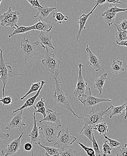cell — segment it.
Segmentation results:
<instances>
[{
	"label": "cell",
	"instance_id": "46",
	"mask_svg": "<svg viewBox=\"0 0 127 156\" xmlns=\"http://www.w3.org/2000/svg\"><path fill=\"white\" fill-rule=\"evenodd\" d=\"M34 112H35V113H41L43 115V119H44V118H45V117H46V109H45V107H44L42 108H39V109H38V110H36Z\"/></svg>",
	"mask_w": 127,
	"mask_h": 156
},
{
	"label": "cell",
	"instance_id": "34",
	"mask_svg": "<svg viewBox=\"0 0 127 156\" xmlns=\"http://www.w3.org/2000/svg\"><path fill=\"white\" fill-rule=\"evenodd\" d=\"M92 145H93V149L95 151L96 156H102L101 154V151H100V148H99V145L98 143L95 138L94 134H93V139L92 140Z\"/></svg>",
	"mask_w": 127,
	"mask_h": 156
},
{
	"label": "cell",
	"instance_id": "32",
	"mask_svg": "<svg viewBox=\"0 0 127 156\" xmlns=\"http://www.w3.org/2000/svg\"><path fill=\"white\" fill-rule=\"evenodd\" d=\"M125 11H127V8L125 9H121V8H118L117 6L111 5L107 8L105 11L101 14V16L107 13H117L118 12H125Z\"/></svg>",
	"mask_w": 127,
	"mask_h": 156
},
{
	"label": "cell",
	"instance_id": "17",
	"mask_svg": "<svg viewBox=\"0 0 127 156\" xmlns=\"http://www.w3.org/2000/svg\"><path fill=\"white\" fill-rule=\"evenodd\" d=\"M32 30H38L41 32H45L49 33L53 29V26L51 23H48L44 21L39 20L36 24L30 26Z\"/></svg>",
	"mask_w": 127,
	"mask_h": 156
},
{
	"label": "cell",
	"instance_id": "18",
	"mask_svg": "<svg viewBox=\"0 0 127 156\" xmlns=\"http://www.w3.org/2000/svg\"><path fill=\"white\" fill-rule=\"evenodd\" d=\"M108 78H109L108 73H105L100 76L96 77L95 80V83L93 85L94 87L99 91L100 93L99 95L102 94V90L105 85H107V84H105V82Z\"/></svg>",
	"mask_w": 127,
	"mask_h": 156
},
{
	"label": "cell",
	"instance_id": "49",
	"mask_svg": "<svg viewBox=\"0 0 127 156\" xmlns=\"http://www.w3.org/2000/svg\"><path fill=\"white\" fill-rule=\"evenodd\" d=\"M116 44L120 46H127V40L125 41H122V42H119V43L116 42Z\"/></svg>",
	"mask_w": 127,
	"mask_h": 156
},
{
	"label": "cell",
	"instance_id": "16",
	"mask_svg": "<svg viewBox=\"0 0 127 156\" xmlns=\"http://www.w3.org/2000/svg\"><path fill=\"white\" fill-rule=\"evenodd\" d=\"M52 37L53 36L45 35L43 32H41L40 34L39 35L38 38L40 40V43L43 49L49 48L53 50H55L53 45Z\"/></svg>",
	"mask_w": 127,
	"mask_h": 156
},
{
	"label": "cell",
	"instance_id": "38",
	"mask_svg": "<svg viewBox=\"0 0 127 156\" xmlns=\"http://www.w3.org/2000/svg\"><path fill=\"white\" fill-rule=\"evenodd\" d=\"M0 103H2L3 106H10L13 104L12 98L10 96H4L0 100Z\"/></svg>",
	"mask_w": 127,
	"mask_h": 156
},
{
	"label": "cell",
	"instance_id": "51",
	"mask_svg": "<svg viewBox=\"0 0 127 156\" xmlns=\"http://www.w3.org/2000/svg\"><path fill=\"white\" fill-rule=\"evenodd\" d=\"M30 156H36V154H34V150L33 149L32 150V154H31V155Z\"/></svg>",
	"mask_w": 127,
	"mask_h": 156
},
{
	"label": "cell",
	"instance_id": "37",
	"mask_svg": "<svg viewBox=\"0 0 127 156\" xmlns=\"http://www.w3.org/2000/svg\"><path fill=\"white\" fill-rule=\"evenodd\" d=\"M78 144L81 146L82 149H84V151L87 153V155L89 156H96L95 153L94 151L93 148L90 147H86L85 145H83L80 142L78 143Z\"/></svg>",
	"mask_w": 127,
	"mask_h": 156
},
{
	"label": "cell",
	"instance_id": "33",
	"mask_svg": "<svg viewBox=\"0 0 127 156\" xmlns=\"http://www.w3.org/2000/svg\"><path fill=\"white\" fill-rule=\"evenodd\" d=\"M53 17L55 19V21L60 24H61L63 21H67L69 20V17L64 16L63 14L58 11L53 13Z\"/></svg>",
	"mask_w": 127,
	"mask_h": 156
},
{
	"label": "cell",
	"instance_id": "19",
	"mask_svg": "<svg viewBox=\"0 0 127 156\" xmlns=\"http://www.w3.org/2000/svg\"><path fill=\"white\" fill-rule=\"evenodd\" d=\"M93 14V12L91 11L88 14H82L80 17L78 18V23L79 25V30H78V33L76 37V40H78L79 37L80 36V35H81V33L82 30L86 29L85 24H86V22H87V20L89 19V17Z\"/></svg>",
	"mask_w": 127,
	"mask_h": 156
},
{
	"label": "cell",
	"instance_id": "42",
	"mask_svg": "<svg viewBox=\"0 0 127 156\" xmlns=\"http://www.w3.org/2000/svg\"><path fill=\"white\" fill-rule=\"evenodd\" d=\"M27 2L32 5V7L34 8H42L43 7L40 4L38 0H34V1H32V0H27Z\"/></svg>",
	"mask_w": 127,
	"mask_h": 156
},
{
	"label": "cell",
	"instance_id": "53",
	"mask_svg": "<svg viewBox=\"0 0 127 156\" xmlns=\"http://www.w3.org/2000/svg\"><path fill=\"white\" fill-rule=\"evenodd\" d=\"M2 0H0V5H1V3H2Z\"/></svg>",
	"mask_w": 127,
	"mask_h": 156
},
{
	"label": "cell",
	"instance_id": "7",
	"mask_svg": "<svg viewBox=\"0 0 127 156\" xmlns=\"http://www.w3.org/2000/svg\"><path fill=\"white\" fill-rule=\"evenodd\" d=\"M110 109V107L107 109H103L100 112H96L93 108L90 111L89 114L83 119V126L92 125L95 126L96 125L102 122L106 119L104 116L107 115V112Z\"/></svg>",
	"mask_w": 127,
	"mask_h": 156
},
{
	"label": "cell",
	"instance_id": "52",
	"mask_svg": "<svg viewBox=\"0 0 127 156\" xmlns=\"http://www.w3.org/2000/svg\"><path fill=\"white\" fill-rule=\"evenodd\" d=\"M45 156H60L59 154L54 155L50 156L49 155H48L47 154H45Z\"/></svg>",
	"mask_w": 127,
	"mask_h": 156
},
{
	"label": "cell",
	"instance_id": "36",
	"mask_svg": "<svg viewBox=\"0 0 127 156\" xmlns=\"http://www.w3.org/2000/svg\"><path fill=\"white\" fill-rule=\"evenodd\" d=\"M104 138L107 140V141L108 142V144H109L111 148H118L121 145L120 143H119L118 141L113 140V139H110L107 136H104Z\"/></svg>",
	"mask_w": 127,
	"mask_h": 156
},
{
	"label": "cell",
	"instance_id": "23",
	"mask_svg": "<svg viewBox=\"0 0 127 156\" xmlns=\"http://www.w3.org/2000/svg\"><path fill=\"white\" fill-rule=\"evenodd\" d=\"M125 69L122 66V62L120 60H113L110 69V72L114 74H118L125 71Z\"/></svg>",
	"mask_w": 127,
	"mask_h": 156
},
{
	"label": "cell",
	"instance_id": "5",
	"mask_svg": "<svg viewBox=\"0 0 127 156\" xmlns=\"http://www.w3.org/2000/svg\"><path fill=\"white\" fill-rule=\"evenodd\" d=\"M57 139V141L54 144V146H56L57 148L61 152L64 151L70 145H72L77 140V138L70 133L68 127L61 129Z\"/></svg>",
	"mask_w": 127,
	"mask_h": 156
},
{
	"label": "cell",
	"instance_id": "15",
	"mask_svg": "<svg viewBox=\"0 0 127 156\" xmlns=\"http://www.w3.org/2000/svg\"><path fill=\"white\" fill-rule=\"evenodd\" d=\"M35 114V112H34V126L30 134L28 135L30 138V143L32 144H38V143L41 142L40 137L39 136V127L37 126Z\"/></svg>",
	"mask_w": 127,
	"mask_h": 156
},
{
	"label": "cell",
	"instance_id": "22",
	"mask_svg": "<svg viewBox=\"0 0 127 156\" xmlns=\"http://www.w3.org/2000/svg\"><path fill=\"white\" fill-rule=\"evenodd\" d=\"M19 14L14 15L13 16L11 17L10 18L7 20L2 23H1V25L3 27H10L14 29L18 28L19 26L17 25L18 22Z\"/></svg>",
	"mask_w": 127,
	"mask_h": 156
},
{
	"label": "cell",
	"instance_id": "9",
	"mask_svg": "<svg viewBox=\"0 0 127 156\" xmlns=\"http://www.w3.org/2000/svg\"><path fill=\"white\" fill-rule=\"evenodd\" d=\"M87 89L89 91V95H85L78 97V100L85 106L89 108H93L94 107L96 106V105L101 102H111V100L109 99L97 98L93 96L92 94L90 88L88 87Z\"/></svg>",
	"mask_w": 127,
	"mask_h": 156
},
{
	"label": "cell",
	"instance_id": "4",
	"mask_svg": "<svg viewBox=\"0 0 127 156\" xmlns=\"http://www.w3.org/2000/svg\"><path fill=\"white\" fill-rule=\"evenodd\" d=\"M9 63H5L3 56V51L0 47V74H1V80L3 83L2 95L5 96V90L7 85L8 79L9 77L13 76H27L21 74L16 73L12 70V68L9 65H7Z\"/></svg>",
	"mask_w": 127,
	"mask_h": 156
},
{
	"label": "cell",
	"instance_id": "57",
	"mask_svg": "<svg viewBox=\"0 0 127 156\" xmlns=\"http://www.w3.org/2000/svg\"></svg>",
	"mask_w": 127,
	"mask_h": 156
},
{
	"label": "cell",
	"instance_id": "27",
	"mask_svg": "<svg viewBox=\"0 0 127 156\" xmlns=\"http://www.w3.org/2000/svg\"><path fill=\"white\" fill-rule=\"evenodd\" d=\"M38 145H39L40 147L45 149V154H47L50 156L54 155L59 154H60V150L57 147H47V146H43L42 145L41 142L38 143Z\"/></svg>",
	"mask_w": 127,
	"mask_h": 156
},
{
	"label": "cell",
	"instance_id": "31",
	"mask_svg": "<svg viewBox=\"0 0 127 156\" xmlns=\"http://www.w3.org/2000/svg\"><path fill=\"white\" fill-rule=\"evenodd\" d=\"M31 31H32V30L29 27L20 26V27H19L18 28L15 29L13 33L8 36V37L10 38L16 35L24 34V33H27V32Z\"/></svg>",
	"mask_w": 127,
	"mask_h": 156
},
{
	"label": "cell",
	"instance_id": "8",
	"mask_svg": "<svg viewBox=\"0 0 127 156\" xmlns=\"http://www.w3.org/2000/svg\"><path fill=\"white\" fill-rule=\"evenodd\" d=\"M24 134V132H22L20 136L12 140L7 145L6 148L1 150V156H9L16 154L20 151L21 147V140Z\"/></svg>",
	"mask_w": 127,
	"mask_h": 156
},
{
	"label": "cell",
	"instance_id": "35",
	"mask_svg": "<svg viewBox=\"0 0 127 156\" xmlns=\"http://www.w3.org/2000/svg\"><path fill=\"white\" fill-rule=\"evenodd\" d=\"M112 150V148L110 147L109 144H108L107 141H106L102 145V150H101L102 156H107L110 155L111 154Z\"/></svg>",
	"mask_w": 127,
	"mask_h": 156
},
{
	"label": "cell",
	"instance_id": "29",
	"mask_svg": "<svg viewBox=\"0 0 127 156\" xmlns=\"http://www.w3.org/2000/svg\"><path fill=\"white\" fill-rule=\"evenodd\" d=\"M116 14L117 13H107L101 16L104 18L105 23L108 25V26H111V25H112L115 21V16Z\"/></svg>",
	"mask_w": 127,
	"mask_h": 156
},
{
	"label": "cell",
	"instance_id": "6",
	"mask_svg": "<svg viewBox=\"0 0 127 156\" xmlns=\"http://www.w3.org/2000/svg\"><path fill=\"white\" fill-rule=\"evenodd\" d=\"M39 44L40 42L39 41L33 42L30 41L28 39H26L25 38L21 39L20 43V53L22 54L24 56L25 64H26L27 60L30 58L39 56L37 53L36 49Z\"/></svg>",
	"mask_w": 127,
	"mask_h": 156
},
{
	"label": "cell",
	"instance_id": "14",
	"mask_svg": "<svg viewBox=\"0 0 127 156\" xmlns=\"http://www.w3.org/2000/svg\"><path fill=\"white\" fill-rule=\"evenodd\" d=\"M86 51L89 54V63L96 72H98L101 69V64L100 59L95 55L94 54L89 48L88 45H87L86 48Z\"/></svg>",
	"mask_w": 127,
	"mask_h": 156
},
{
	"label": "cell",
	"instance_id": "30",
	"mask_svg": "<svg viewBox=\"0 0 127 156\" xmlns=\"http://www.w3.org/2000/svg\"><path fill=\"white\" fill-rule=\"evenodd\" d=\"M42 83L41 82H38L36 83H33L31 85V87H30V89L28 90V92L24 95L22 97L20 98L21 101L24 100L27 96H28L29 94H30L32 93L36 92L38 91V90H39L40 88L41 87Z\"/></svg>",
	"mask_w": 127,
	"mask_h": 156
},
{
	"label": "cell",
	"instance_id": "48",
	"mask_svg": "<svg viewBox=\"0 0 127 156\" xmlns=\"http://www.w3.org/2000/svg\"><path fill=\"white\" fill-rule=\"evenodd\" d=\"M106 3L108 4H120L122 3L119 1H116V0H106Z\"/></svg>",
	"mask_w": 127,
	"mask_h": 156
},
{
	"label": "cell",
	"instance_id": "43",
	"mask_svg": "<svg viewBox=\"0 0 127 156\" xmlns=\"http://www.w3.org/2000/svg\"><path fill=\"white\" fill-rule=\"evenodd\" d=\"M45 101H44L43 98H41L40 100L38 101L36 105L34 106V108L35 109H39V108H42L44 107H45Z\"/></svg>",
	"mask_w": 127,
	"mask_h": 156
},
{
	"label": "cell",
	"instance_id": "3",
	"mask_svg": "<svg viewBox=\"0 0 127 156\" xmlns=\"http://www.w3.org/2000/svg\"><path fill=\"white\" fill-rule=\"evenodd\" d=\"M45 56L42 60V64L45 67L46 71L54 75L53 78L57 77L60 74L58 69L61 62L54 54L49 53L48 48H45Z\"/></svg>",
	"mask_w": 127,
	"mask_h": 156
},
{
	"label": "cell",
	"instance_id": "10",
	"mask_svg": "<svg viewBox=\"0 0 127 156\" xmlns=\"http://www.w3.org/2000/svg\"><path fill=\"white\" fill-rule=\"evenodd\" d=\"M79 71H78V77L76 86L74 91V94L75 97L84 96L85 95L86 89L88 87V83L85 82L82 77V69L84 66L82 64L79 63L78 64Z\"/></svg>",
	"mask_w": 127,
	"mask_h": 156
},
{
	"label": "cell",
	"instance_id": "45",
	"mask_svg": "<svg viewBox=\"0 0 127 156\" xmlns=\"http://www.w3.org/2000/svg\"><path fill=\"white\" fill-rule=\"evenodd\" d=\"M107 3H106V0H97V1L95 2V4L94 6L93 7V8L92 9L91 11L92 12H93L94 10L99 5H102L104 4Z\"/></svg>",
	"mask_w": 127,
	"mask_h": 156
},
{
	"label": "cell",
	"instance_id": "54",
	"mask_svg": "<svg viewBox=\"0 0 127 156\" xmlns=\"http://www.w3.org/2000/svg\"><path fill=\"white\" fill-rule=\"evenodd\" d=\"M1 76H1V74H0V79H1Z\"/></svg>",
	"mask_w": 127,
	"mask_h": 156
},
{
	"label": "cell",
	"instance_id": "24",
	"mask_svg": "<svg viewBox=\"0 0 127 156\" xmlns=\"http://www.w3.org/2000/svg\"><path fill=\"white\" fill-rule=\"evenodd\" d=\"M94 126L92 125L83 126L81 131L79 133V135H83L88 138L90 141H92L93 139V128Z\"/></svg>",
	"mask_w": 127,
	"mask_h": 156
},
{
	"label": "cell",
	"instance_id": "20",
	"mask_svg": "<svg viewBox=\"0 0 127 156\" xmlns=\"http://www.w3.org/2000/svg\"><path fill=\"white\" fill-rule=\"evenodd\" d=\"M35 8L38 9V12L34 17L35 18H38L39 19L47 18L52 11L55 9H56V7H49L47 6H45L42 8Z\"/></svg>",
	"mask_w": 127,
	"mask_h": 156
},
{
	"label": "cell",
	"instance_id": "47",
	"mask_svg": "<svg viewBox=\"0 0 127 156\" xmlns=\"http://www.w3.org/2000/svg\"><path fill=\"white\" fill-rule=\"evenodd\" d=\"M24 150L26 151H30L33 150V144L30 143H26L24 146Z\"/></svg>",
	"mask_w": 127,
	"mask_h": 156
},
{
	"label": "cell",
	"instance_id": "13",
	"mask_svg": "<svg viewBox=\"0 0 127 156\" xmlns=\"http://www.w3.org/2000/svg\"><path fill=\"white\" fill-rule=\"evenodd\" d=\"M41 83V87L40 88L39 90H38V91H37V93L34 96H33V97L27 99V101H25V103L24 104V105H23L21 107H20V108L13 111L12 112V114L16 113V112L24 110V109H27V108H29L30 107L34 105L37 97H38V96L39 95L41 91H42V88H43V86H44V85L46 83V82L44 81H42Z\"/></svg>",
	"mask_w": 127,
	"mask_h": 156
},
{
	"label": "cell",
	"instance_id": "11",
	"mask_svg": "<svg viewBox=\"0 0 127 156\" xmlns=\"http://www.w3.org/2000/svg\"><path fill=\"white\" fill-rule=\"evenodd\" d=\"M15 113L16 115L5 126V129L7 130H11L15 128L21 129L23 126H26V124L23 121V110L20 111Z\"/></svg>",
	"mask_w": 127,
	"mask_h": 156
},
{
	"label": "cell",
	"instance_id": "2",
	"mask_svg": "<svg viewBox=\"0 0 127 156\" xmlns=\"http://www.w3.org/2000/svg\"><path fill=\"white\" fill-rule=\"evenodd\" d=\"M39 123L40 124V126L39 127V133L42 135L43 137L48 142H53L57 139L61 130L60 126L55 123L50 122H43Z\"/></svg>",
	"mask_w": 127,
	"mask_h": 156
},
{
	"label": "cell",
	"instance_id": "40",
	"mask_svg": "<svg viewBox=\"0 0 127 156\" xmlns=\"http://www.w3.org/2000/svg\"><path fill=\"white\" fill-rule=\"evenodd\" d=\"M115 26L116 28H120V29L123 30V31L126 32L127 31V20H123L118 25L115 24Z\"/></svg>",
	"mask_w": 127,
	"mask_h": 156
},
{
	"label": "cell",
	"instance_id": "12",
	"mask_svg": "<svg viewBox=\"0 0 127 156\" xmlns=\"http://www.w3.org/2000/svg\"><path fill=\"white\" fill-rule=\"evenodd\" d=\"M46 116L45 118L41 120L39 123L43 122H48L55 123L60 127H61L60 120L62 118L61 114L56 111H53L50 109H46Z\"/></svg>",
	"mask_w": 127,
	"mask_h": 156
},
{
	"label": "cell",
	"instance_id": "25",
	"mask_svg": "<svg viewBox=\"0 0 127 156\" xmlns=\"http://www.w3.org/2000/svg\"><path fill=\"white\" fill-rule=\"evenodd\" d=\"M93 129L96 130L100 135L106 136L109 132V127L106 123L102 122L96 125L94 127Z\"/></svg>",
	"mask_w": 127,
	"mask_h": 156
},
{
	"label": "cell",
	"instance_id": "28",
	"mask_svg": "<svg viewBox=\"0 0 127 156\" xmlns=\"http://www.w3.org/2000/svg\"><path fill=\"white\" fill-rule=\"evenodd\" d=\"M117 29V33L115 34V42L117 43L125 41L127 40V35L125 31L120 29V28H116Z\"/></svg>",
	"mask_w": 127,
	"mask_h": 156
},
{
	"label": "cell",
	"instance_id": "41",
	"mask_svg": "<svg viewBox=\"0 0 127 156\" xmlns=\"http://www.w3.org/2000/svg\"><path fill=\"white\" fill-rule=\"evenodd\" d=\"M119 151L116 154V156H127V144H126L122 148L118 147Z\"/></svg>",
	"mask_w": 127,
	"mask_h": 156
},
{
	"label": "cell",
	"instance_id": "44",
	"mask_svg": "<svg viewBox=\"0 0 127 156\" xmlns=\"http://www.w3.org/2000/svg\"><path fill=\"white\" fill-rule=\"evenodd\" d=\"M10 136L9 133H5L2 130L0 129V140H7Z\"/></svg>",
	"mask_w": 127,
	"mask_h": 156
},
{
	"label": "cell",
	"instance_id": "50",
	"mask_svg": "<svg viewBox=\"0 0 127 156\" xmlns=\"http://www.w3.org/2000/svg\"><path fill=\"white\" fill-rule=\"evenodd\" d=\"M125 114L124 116V119H127V102L125 103Z\"/></svg>",
	"mask_w": 127,
	"mask_h": 156
},
{
	"label": "cell",
	"instance_id": "56",
	"mask_svg": "<svg viewBox=\"0 0 127 156\" xmlns=\"http://www.w3.org/2000/svg\"></svg>",
	"mask_w": 127,
	"mask_h": 156
},
{
	"label": "cell",
	"instance_id": "26",
	"mask_svg": "<svg viewBox=\"0 0 127 156\" xmlns=\"http://www.w3.org/2000/svg\"><path fill=\"white\" fill-rule=\"evenodd\" d=\"M20 12L18 11H13L11 9V7H9L8 10L5 13H3L2 15H0V21L1 23L4 22L5 21L7 20L11 17L17 14L20 15Z\"/></svg>",
	"mask_w": 127,
	"mask_h": 156
},
{
	"label": "cell",
	"instance_id": "21",
	"mask_svg": "<svg viewBox=\"0 0 127 156\" xmlns=\"http://www.w3.org/2000/svg\"><path fill=\"white\" fill-rule=\"evenodd\" d=\"M125 103L122 105L117 107H114L112 105H111L109 107L110 109L107 112V115H109L110 119H111L114 116L118 117V116L125 111Z\"/></svg>",
	"mask_w": 127,
	"mask_h": 156
},
{
	"label": "cell",
	"instance_id": "39",
	"mask_svg": "<svg viewBox=\"0 0 127 156\" xmlns=\"http://www.w3.org/2000/svg\"><path fill=\"white\" fill-rule=\"evenodd\" d=\"M59 155L60 156H76L75 150H74L72 148H70L62 151Z\"/></svg>",
	"mask_w": 127,
	"mask_h": 156
},
{
	"label": "cell",
	"instance_id": "1",
	"mask_svg": "<svg viewBox=\"0 0 127 156\" xmlns=\"http://www.w3.org/2000/svg\"><path fill=\"white\" fill-rule=\"evenodd\" d=\"M55 82V90L53 97L55 101L62 108L69 110L78 119H82V117L78 116L73 110L68 101V95L63 92V89L60 86V82L57 80V77L53 78Z\"/></svg>",
	"mask_w": 127,
	"mask_h": 156
},
{
	"label": "cell",
	"instance_id": "55",
	"mask_svg": "<svg viewBox=\"0 0 127 156\" xmlns=\"http://www.w3.org/2000/svg\"><path fill=\"white\" fill-rule=\"evenodd\" d=\"M126 32V34H127V31H126V32Z\"/></svg>",
	"mask_w": 127,
	"mask_h": 156
}]
</instances>
